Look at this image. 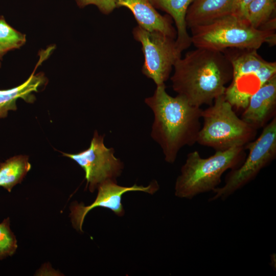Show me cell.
<instances>
[{
  "label": "cell",
  "instance_id": "18",
  "mask_svg": "<svg viewBox=\"0 0 276 276\" xmlns=\"http://www.w3.org/2000/svg\"><path fill=\"white\" fill-rule=\"evenodd\" d=\"M26 35L18 32L0 16V54L3 56L8 51L19 48L26 42Z\"/></svg>",
  "mask_w": 276,
  "mask_h": 276
},
{
  "label": "cell",
  "instance_id": "21",
  "mask_svg": "<svg viewBox=\"0 0 276 276\" xmlns=\"http://www.w3.org/2000/svg\"><path fill=\"white\" fill-rule=\"evenodd\" d=\"M253 0H235L232 14L242 19L247 20V8L249 4Z\"/></svg>",
  "mask_w": 276,
  "mask_h": 276
},
{
  "label": "cell",
  "instance_id": "13",
  "mask_svg": "<svg viewBox=\"0 0 276 276\" xmlns=\"http://www.w3.org/2000/svg\"><path fill=\"white\" fill-rule=\"evenodd\" d=\"M235 0H193L186 14L188 28L205 25L232 13Z\"/></svg>",
  "mask_w": 276,
  "mask_h": 276
},
{
  "label": "cell",
  "instance_id": "4",
  "mask_svg": "<svg viewBox=\"0 0 276 276\" xmlns=\"http://www.w3.org/2000/svg\"><path fill=\"white\" fill-rule=\"evenodd\" d=\"M190 30L192 44L196 48L221 52L229 48L258 50L264 43H276L275 31L255 29L233 14Z\"/></svg>",
  "mask_w": 276,
  "mask_h": 276
},
{
  "label": "cell",
  "instance_id": "19",
  "mask_svg": "<svg viewBox=\"0 0 276 276\" xmlns=\"http://www.w3.org/2000/svg\"><path fill=\"white\" fill-rule=\"evenodd\" d=\"M17 248V240L10 229L9 218H7L0 223V260L12 256Z\"/></svg>",
  "mask_w": 276,
  "mask_h": 276
},
{
  "label": "cell",
  "instance_id": "8",
  "mask_svg": "<svg viewBox=\"0 0 276 276\" xmlns=\"http://www.w3.org/2000/svg\"><path fill=\"white\" fill-rule=\"evenodd\" d=\"M112 148L104 144V135L95 131L89 147L76 154L63 153L75 161L84 171L86 187L93 192L98 186L107 180H116L123 168V164L114 155Z\"/></svg>",
  "mask_w": 276,
  "mask_h": 276
},
{
  "label": "cell",
  "instance_id": "12",
  "mask_svg": "<svg viewBox=\"0 0 276 276\" xmlns=\"http://www.w3.org/2000/svg\"><path fill=\"white\" fill-rule=\"evenodd\" d=\"M116 8L124 7L132 13L138 26L148 31H159L176 39V30L169 15H162L149 0H115Z\"/></svg>",
  "mask_w": 276,
  "mask_h": 276
},
{
  "label": "cell",
  "instance_id": "10",
  "mask_svg": "<svg viewBox=\"0 0 276 276\" xmlns=\"http://www.w3.org/2000/svg\"><path fill=\"white\" fill-rule=\"evenodd\" d=\"M275 75L276 62L267 61L257 72L232 78L224 97L233 107L244 109L251 95Z\"/></svg>",
  "mask_w": 276,
  "mask_h": 276
},
{
  "label": "cell",
  "instance_id": "11",
  "mask_svg": "<svg viewBox=\"0 0 276 276\" xmlns=\"http://www.w3.org/2000/svg\"><path fill=\"white\" fill-rule=\"evenodd\" d=\"M276 107V75L250 97L241 119L258 130L274 117Z\"/></svg>",
  "mask_w": 276,
  "mask_h": 276
},
{
  "label": "cell",
  "instance_id": "15",
  "mask_svg": "<svg viewBox=\"0 0 276 276\" xmlns=\"http://www.w3.org/2000/svg\"><path fill=\"white\" fill-rule=\"evenodd\" d=\"M22 84L7 90H0V118L7 116L8 111L16 109V101L18 98H22L26 102H32L34 98L31 93L38 91V88L44 81L42 74H34Z\"/></svg>",
  "mask_w": 276,
  "mask_h": 276
},
{
  "label": "cell",
  "instance_id": "3",
  "mask_svg": "<svg viewBox=\"0 0 276 276\" xmlns=\"http://www.w3.org/2000/svg\"><path fill=\"white\" fill-rule=\"evenodd\" d=\"M244 148L235 147L217 151L207 158L201 157L197 151L188 153L176 180L175 196L191 199L200 194L212 192L218 187L226 171L238 168L243 163Z\"/></svg>",
  "mask_w": 276,
  "mask_h": 276
},
{
  "label": "cell",
  "instance_id": "20",
  "mask_svg": "<svg viewBox=\"0 0 276 276\" xmlns=\"http://www.w3.org/2000/svg\"><path fill=\"white\" fill-rule=\"evenodd\" d=\"M80 8L94 5L104 14H109L116 8L115 0H75Z\"/></svg>",
  "mask_w": 276,
  "mask_h": 276
},
{
  "label": "cell",
  "instance_id": "1",
  "mask_svg": "<svg viewBox=\"0 0 276 276\" xmlns=\"http://www.w3.org/2000/svg\"><path fill=\"white\" fill-rule=\"evenodd\" d=\"M171 77L173 89L192 105H211L223 95L232 81L233 68L221 52L196 48L177 60Z\"/></svg>",
  "mask_w": 276,
  "mask_h": 276
},
{
  "label": "cell",
  "instance_id": "5",
  "mask_svg": "<svg viewBox=\"0 0 276 276\" xmlns=\"http://www.w3.org/2000/svg\"><path fill=\"white\" fill-rule=\"evenodd\" d=\"M203 125L197 143L217 151L235 147H244L252 141L257 130L239 118L224 95L202 110Z\"/></svg>",
  "mask_w": 276,
  "mask_h": 276
},
{
  "label": "cell",
  "instance_id": "7",
  "mask_svg": "<svg viewBox=\"0 0 276 276\" xmlns=\"http://www.w3.org/2000/svg\"><path fill=\"white\" fill-rule=\"evenodd\" d=\"M134 39L140 42L144 62L142 73L156 86L165 84L175 62L181 57L175 39L159 31H148L137 26L132 31Z\"/></svg>",
  "mask_w": 276,
  "mask_h": 276
},
{
  "label": "cell",
  "instance_id": "16",
  "mask_svg": "<svg viewBox=\"0 0 276 276\" xmlns=\"http://www.w3.org/2000/svg\"><path fill=\"white\" fill-rule=\"evenodd\" d=\"M275 0H253L247 8L246 19L257 29L275 31Z\"/></svg>",
  "mask_w": 276,
  "mask_h": 276
},
{
  "label": "cell",
  "instance_id": "22",
  "mask_svg": "<svg viewBox=\"0 0 276 276\" xmlns=\"http://www.w3.org/2000/svg\"><path fill=\"white\" fill-rule=\"evenodd\" d=\"M2 58V56L0 54V67H1V60Z\"/></svg>",
  "mask_w": 276,
  "mask_h": 276
},
{
  "label": "cell",
  "instance_id": "9",
  "mask_svg": "<svg viewBox=\"0 0 276 276\" xmlns=\"http://www.w3.org/2000/svg\"><path fill=\"white\" fill-rule=\"evenodd\" d=\"M97 188V197L91 204L85 206L77 203L71 208L72 222L74 228L78 231L82 232V226L86 215L95 208L110 209L118 216H122L124 210L121 200L124 193L129 191H142L152 194L158 190L159 186L156 181L153 180L147 187L136 184L131 187H123L118 185L116 180H107L101 183Z\"/></svg>",
  "mask_w": 276,
  "mask_h": 276
},
{
  "label": "cell",
  "instance_id": "14",
  "mask_svg": "<svg viewBox=\"0 0 276 276\" xmlns=\"http://www.w3.org/2000/svg\"><path fill=\"white\" fill-rule=\"evenodd\" d=\"M155 8L166 12L173 19L177 35L176 44L180 52L192 44L191 35L187 31L186 14L193 0H149Z\"/></svg>",
  "mask_w": 276,
  "mask_h": 276
},
{
  "label": "cell",
  "instance_id": "17",
  "mask_svg": "<svg viewBox=\"0 0 276 276\" xmlns=\"http://www.w3.org/2000/svg\"><path fill=\"white\" fill-rule=\"evenodd\" d=\"M31 168L27 156L17 155L9 158L0 164V186L10 192Z\"/></svg>",
  "mask_w": 276,
  "mask_h": 276
},
{
  "label": "cell",
  "instance_id": "6",
  "mask_svg": "<svg viewBox=\"0 0 276 276\" xmlns=\"http://www.w3.org/2000/svg\"><path fill=\"white\" fill-rule=\"evenodd\" d=\"M249 153L238 168L231 170L226 175L225 183L212 192L209 201L225 200L257 176L261 170L276 157V117L266 125L259 136L248 143L245 148Z\"/></svg>",
  "mask_w": 276,
  "mask_h": 276
},
{
  "label": "cell",
  "instance_id": "2",
  "mask_svg": "<svg viewBox=\"0 0 276 276\" xmlns=\"http://www.w3.org/2000/svg\"><path fill=\"white\" fill-rule=\"evenodd\" d=\"M145 102L154 116L151 136L160 146L165 160L172 164L182 147L197 143L202 109L180 95H169L165 84L156 86Z\"/></svg>",
  "mask_w": 276,
  "mask_h": 276
}]
</instances>
